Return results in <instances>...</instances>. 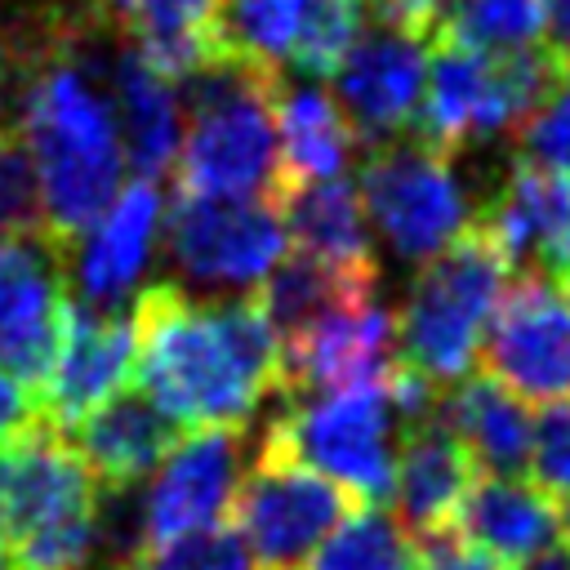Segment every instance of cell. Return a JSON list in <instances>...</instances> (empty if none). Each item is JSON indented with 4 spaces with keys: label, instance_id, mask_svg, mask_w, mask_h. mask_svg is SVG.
<instances>
[{
    "label": "cell",
    "instance_id": "cell-1",
    "mask_svg": "<svg viewBox=\"0 0 570 570\" xmlns=\"http://www.w3.org/2000/svg\"><path fill=\"white\" fill-rule=\"evenodd\" d=\"M134 379L178 428H240L281 379V343L258 298L196 303L151 281L129 303Z\"/></svg>",
    "mask_w": 570,
    "mask_h": 570
},
{
    "label": "cell",
    "instance_id": "cell-2",
    "mask_svg": "<svg viewBox=\"0 0 570 570\" xmlns=\"http://www.w3.org/2000/svg\"><path fill=\"white\" fill-rule=\"evenodd\" d=\"M116 22L98 13L71 40L13 67L18 134L40 183L45 232L76 245V236L111 205L125 174V147L107 89V58Z\"/></svg>",
    "mask_w": 570,
    "mask_h": 570
},
{
    "label": "cell",
    "instance_id": "cell-3",
    "mask_svg": "<svg viewBox=\"0 0 570 570\" xmlns=\"http://www.w3.org/2000/svg\"><path fill=\"white\" fill-rule=\"evenodd\" d=\"M98 481L40 410L0 436V548L9 570H85Z\"/></svg>",
    "mask_w": 570,
    "mask_h": 570
},
{
    "label": "cell",
    "instance_id": "cell-4",
    "mask_svg": "<svg viewBox=\"0 0 570 570\" xmlns=\"http://www.w3.org/2000/svg\"><path fill=\"white\" fill-rule=\"evenodd\" d=\"M285 76L214 53L200 71L178 80L183 142L174 160V191L196 196H276V116L272 94Z\"/></svg>",
    "mask_w": 570,
    "mask_h": 570
},
{
    "label": "cell",
    "instance_id": "cell-5",
    "mask_svg": "<svg viewBox=\"0 0 570 570\" xmlns=\"http://www.w3.org/2000/svg\"><path fill=\"white\" fill-rule=\"evenodd\" d=\"M508 272L512 267L494 249V240L476 223H468L419 267L401 312H392L396 361L414 365L436 387L472 374L485 321L508 285Z\"/></svg>",
    "mask_w": 570,
    "mask_h": 570
},
{
    "label": "cell",
    "instance_id": "cell-6",
    "mask_svg": "<svg viewBox=\"0 0 570 570\" xmlns=\"http://www.w3.org/2000/svg\"><path fill=\"white\" fill-rule=\"evenodd\" d=\"M557 58L539 49L481 53L450 36H428L423 98L410 138L454 156L476 138L512 134L557 76Z\"/></svg>",
    "mask_w": 570,
    "mask_h": 570
},
{
    "label": "cell",
    "instance_id": "cell-7",
    "mask_svg": "<svg viewBox=\"0 0 570 570\" xmlns=\"http://www.w3.org/2000/svg\"><path fill=\"white\" fill-rule=\"evenodd\" d=\"M396 436L401 428L387 405L383 379L312 396H281V410L263 428V445L330 476L356 503L392 499Z\"/></svg>",
    "mask_w": 570,
    "mask_h": 570
},
{
    "label": "cell",
    "instance_id": "cell-8",
    "mask_svg": "<svg viewBox=\"0 0 570 570\" xmlns=\"http://www.w3.org/2000/svg\"><path fill=\"white\" fill-rule=\"evenodd\" d=\"M356 191L370 232H379L405 263H428L476 214L454 174V156L405 134L370 147Z\"/></svg>",
    "mask_w": 570,
    "mask_h": 570
},
{
    "label": "cell",
    "instance_id": "cell-9",
    "mask_svg": "<svg viewBox=\"0 0 570 570\" xmlns=\"http://www.w3.org/2000/svg\"><path fill=\"white\" fill-rule=\"evenodd\" d=\"M160 214L174 272L205 289H254L289 249L281 209L267 196L174 191Z\"/></svg>",
    "mask_w": 570,
    "mask_h": 570
},
{
    "label": "cell",
    "instance_id": "cell-10",
    "mask_svg": "<svg viewBox=\"0 0 570 570\" xmlns=\"http://www.w3.org/2000/svg\"><path fill=\"white\" fill-rule=\"evenodd\" d=\"M347 508H356V499L343 494L330 476L258 441L254 468L236 481L227 512L258 566L298 570L316 552V543L343 521Z\"/></svg>",
    "mask_w": 570,
    "mask_h": 570
},
{
    "label": "cell",
    "instance_id": "cell-11",
    "mask_svg": "<svg viewBox=\"0 0 570 570\" xmlns=\"http://www.w3.org/2000/svg\"><path fill=\"white\" fill-rule=\"evenodd\" d=\"M476 361L525 405H552L570 396V303L548 272L508 276Z\"/></svg>",
    "mask_w": 570,
    "mask_h": 570
},
{
    "label": "cell",
    "instance_id": "cell-12",
    "mask_svg": "<svg viewBox=\"0 0 570 570\" xmlns=\"http://www.w3.org/2000/svg\"><path fill=\"white\" fill-rule=\"evenodd\" d=\"M71 303V245L40 232L0 240V370L31 401L49 379Z\"/></svg>",
    "mask_w": 570,
    "mask_h": 570
},
{
    "label": "cell",
    "instance_id": "cell-13",
    "mask_svg": "<svg viewBox=\"0 0 570 570\" xmlns=\"http://www.w3.org/2000/svg\"><path fill=\"white\" fill-rule=\"evenodd\" d=\"M428 76V36L365 22L343 62L330 71L334 102L352 120L361 142H387L410 134Z\"/></svg>",
    "mask_w": 570,
    "mask_h": 570
},
{
    "label": "cell",
    "instance_id": "cell-14",
    "mask_svg": "<svg viewBox=\"0 0 570 570\" xmlns=\"http://www.w3.org/2000/svg\"><path fill=\"white\" fill-rule=\"evenodd\" d=\"M129 374H134V325H129V312L94 307V303H80L71 294L49 379L36 392V410L53 428L71 432V423L80 414H89L98 401H107L111 392H120Z\"/></svg>",
    "mask_w": 570,
    "mask_h": 570
},
{
    "label": "cell",
    "instance_id": "cell-15",
    "mask_svg": "<svg viewBox=\"0 0 570 570\" xmlns=\"http://www.w3.org/2000/svg\"><path fill=\"white\" fill-rule=\"evenodd\" d=\"M392 361H396L392 312L365 298L312 321L307 330L281 343L276 396H312L347 383H370L383 379Z\"/></svg>",
    "mask_w": 570,
    "mask_h": 570
},
{
    "label": "cell",
    "instance_id": "cell-16",
    "mask_svg": "<svg viewBox=\"0 0 570 570\" xmlns=\"http://www.w3.org/2000/svg\"><path fill=\"white\" fill-rule=\"evenodd\" d=\"M240 428H196L187 441H174L142 494L147 543L223 521L240 481Z\"/></svg>",
    "mask_w": 570,
    "mask_h": 570
},
{
    "label": "cell",
    "instance_id": "cell-17",
    "mask_svg": "<svg viewBox=\"0 0 570 570\" xmlns=\"http://www.w3.org/2000/svg\"><path fill=\"white\" fill-rule=\"evenodd\" d=\"M472 223L494 240L512 272L557 276L570 263V178L517 156Z\"/></svg>",
    "mask_w": 570,
    "mask_h": 570
},
{
    "label": "cell",
    "instance_id": "cell-18",
    "mask_svg": "<svg viewBox=\"0 0 570 570\" xmlns=\"http://www.w3.org/2000/svg\"><path fill=\"white\" fill-rule=\"evenodd\" d=\"M156 178L120 183L111 205L71 245V294L94 307H116L151 263L160 232Z\"/></svg>",
    "mask_w": 570,
    "mask_h": 570
},
{
    "label": "cell",
    "instance_id": "cell-19",
    "mask_svg": "<svg viewBox=\"0 0 570 570\" xmlns=\"http://www.w3.org/2000/svg\"><path fill=\"white\" fill-rule=\"evenodd\" d=\"M71 432L76 454L85 459L98 485H142L160 468L183 428L142 387H120L89 414H80Z\"/></svg>",
    "mask_w": 570,
    "mask_h": 570
},
{
    "label": "cell",
    "instance_id": "cell-20",
    "mask_svg": "<svg viewBox=\"0 0 570 570\" xmlns=\"http://www.w3.org/2000/svg\"><path fill=\"white\" fill-rule=\"evenodd\" d=\"M396 441H401L396 445V472H392V494L401 508L396 521L414 539L454 530L459 503H463V494L481 468L472 463V454L459 445V436L436 414L405 428Z\"/></svg>",
    "mask_w": 570,
    "mask_h": 570
},
{
    "label": "cell",
    "instance_id": "cell-21",
    "mask_svg": "<svg viewBox=\"0 0 570 570\" xmlns=\"http://www.w3.org/2000/svg\"><path fill=\"white\" fill-rule=\"evenodd\" d=\"M107 89H111L125 160L138 169V178L169 174L183 142V102L174 80H165L125 36H116L107 58Z\"/></svg>",
    "mask_w": 570,
    "mask_h": 570
},
{
    "label": "cell",
    "instance_id": "cell-22",
    "mask_svg": "<svg viewBox=\"0 0 570 570\" xmlns=\"http://www.w3.org/2000/svg\"><path fill=\"white\" fill-rule=\"evenodd\" d=\"M276 196L294 183L338 178L361 151V138L325 85H276ZM272 196V200H276Z\"/></svg>",
    "mask_w": 570,
    "mask_h": 570
},
{
    "label": "cell",
    "instance_id": "cell-23",
    "mask_svg": "<svg viewBox=\"0 0 570 570\" xmlns=\"http://www.w3.org/2000/svg\"><path fill=\"white\" fill-rule=\"evenodd\" d=\"M454 530L512 570L517 561H525L530 552L548 548L561 534L557 499L548 490H539L530 476L476 472L459 503Z\"/></svg>",
    "mask_w": 570,
    "mask_h": 570
},
{
    "label": "cell",
    "instance_id": "cell-24",
    "mask_svg": "<svg viewBox=\"0 0 570 570\" xmlns=\"http://www.w3.org/2000/svg\"><path fill=\"white\" fill-rule=\"evenodd\" d=\"M436 419L459 436V445L472 454L481 472L525 476L534 419L525 401H517L490 374H463L445 383L436 396Z\"/></svg>",
    "mask_w": 570,
    "mask_h": 570
},
{
    "label": "cell",
    "instance_id": "cell-25",
    "mask_svg": "<svg viewBox=\"0 0 570 570\" xmlns=\"http://www.w3.org/2000/svg\"><path fill=\"white\" fill-rule=\"evenodd\" d=\"M285 240L294 254L334 263V267H379L370 249V218L361 205V191L352 178H316V183H294L276 200Z\"/></svg>",
    "mask_w": 570,
    "mask_h": 570
},
{
    "label": "cell",
    "instance_id": "cell-26",
    "mask_svg": "<svg viewBox=\"0 0 570 570\" xmlns=\"http://www.w3.org/2000/svg\"><path fill=\"white\" fill-rule=\"evenodd\" d=\"M116 31L165 76L187 80L218 53V4L223 0H98Z\"/></svg>",
    "mask_w": 570,
    "mask_h": 570
},
{
    "label": "cell",
    "instance_id": "cell-27",
    "mask_svg": "<svg viewBox=\"0 0 570 570\" xmlns=\"http://www.w3.org/2000/svg\"><path fill=\"white\" fill-rule=\"evenodd\" d=\"M374 285H379V267H334V263L294 254V258H281L258 281L254 298H258L276 343H285L298 330H307L312 321L374 298Z\"/></svg>",
    "mask_w": 570,
    "mask_h": 570
},
{
    "label": "cell",
    "instance_id": "cell-28",
    "mask_svg": "<svg viewBox=\"0 0 570 570\" xmlns=\"http://www.w3.org/2000/svg\"><path fill=\"white\" fill-rule=\"evenodd\" d=\"M312 0H223L218 4V53L249 62L267 76H285L303 40Z\"/></svg>",
    "mask_w": 570,
    "mask_h": 570
},
{
    "label": "cell",
    "instance_id": "cell-29",
    "mask_svg": "<svg viewBox=\"0 0 570 570\" xmlns=\"http://www.w3.org/2000/svg\"><path fill=\"white\" fill-rule=\"evenodd\" d=\"M414 534L379 503H356L307 557L312 570H414Z\"/></svg>",
    "mask_w": 570,
    "mask_h": 570
},
{
    "label": "cell",
    "instance_id": "cell-30",
    "mask_svg": "<svg viewBox=\"0 0 570 570\" xmlns=\"http://www.w3.org/2000/svg\"><path fill=\"white\" fill-rule=\"evenodd\" d=\"M432 36H450L481 53H521L543 45L539 0H445Z\"/></svg>",
    "mask_w": 570,
    "mask_h": 570
},
{
    "label": "cell",
    "instance_id": "cell-31",
    "mask_svg": "<svg viewBox=\"0 0 570 570\" xmlns=\"http://www.w3.org/2000/svg\"><path fill=\"white\" fill-rule=\"evenodd\" d=\"M361 27H365V4L361 0H312L307 27H303V40L294 49L289 71L312 76V80H330V71L343 62V53L361 36Z\"/></svg>",
    "mask_w": 570,
    "mask_h": 570
},
{
    "label": "cell",
    "instance_id": "cell-32",
    "mask_svg": "<svg viewBox=\"0 0 570 570\" xmlns=\"http://www.w3.org/2000/svg\"><path fill=\"white\" fill-rule=\"evenodd\" d=\"M134 570H254V557L236 530L214 521V525L147 543L142 557L134 561Z\"/></svg>",
    "mask_w": 570,
    "mask_h": 570
},
{
    "label": "cell",
    "instance_id": "cell-33",
    "mask_svg": "<svg viewBox=\"0 0 570 570\" xmlns=\"http://www.w3.org/2000/svg\"><path fill=\"white\" fill-rule=\"evenodd\" d=\"M512 134L521 147L517 156L570 178V62L557 67L552 85L543 89V98L530 107V116Z\"/></svg>",
    "mask_w": 570,
    "mask_h": 570
},
{
    "label": "cell",
    "instance_id": "cell-34",
    "mask_svg": "<svg viewBox=\"0 0 570 570\" xmlns=\"http://www.w3.org/2000/svg\"><path fill=\"white\" fill-rule=\"evenodd\" d=\"M40 227H45V214H40V183H36L31 151L18 129H0V240L40 232Z\"/></svg>",
    "mask_w": 570,
    "mask_h": 570
},
{
    "label": "cell",
    "instance_id": "cell-35",
    "mask_svg": "<svg viewBox=\"0 0 570 570\" xmlns=\"http://www.w3.org/2000/svg\"><path fill=\"white\" fill-rule=\"evenodd\" d=\"M525 476L548 490L552 499L570 494V396L543 405V414L530 428V459Z\"/></svg>",
    "mask_w": 570,
    "mask_h": 570
},
{
    "label": "cell",
    "instance_id": "cell-36",
    "mask_svg": "<svg viewBox=\"0 0 570 570\" xmlns=\"http://www.w3.org/2000/svg\"><path fill=\"white\" fill-rule=\"evenodd\" d=\"M414 543H419L414 570H508L503 561H494L485 548H476V543L463 539L459 530L428 534V539H414Z\"/></svg>",
    "mask_w": 570,
    "mask_h": 570
},
{
    "label": "cell",
    "instance_id": "cell-37",
    "mask_svg": "<svg viewBox=\"0 0 570 570\" xmlns=\"http://www.w3.org/2000/svg\"><path fill=\"white\" fill-rule=\"evenodd\" d=\"M374 22H387V27H401V31H414V36H432L445 0H361Z\"/></svg>",
    "mask_w": 570,
    "mask_h": 570
},
{
    "label": "cell",
    "instance_id": "cell-38",
    "mask_svg": "<svg viewBox=\"0 0 570 570\" xmlns=\"http://www.w3.org/2000/svg\"><path fill=\"white\" fill-rule=\"evenodd\" d=\"M539 27H543V49L557 62H570V0H539Z\"/></svg>",
    "mask_w": 570,
    "mask_h": 570
},
{
    "label": "cell",
    "instance_id": "cell-39",
    "mask_svg": "<svg viewBox=\"0 0 570 570\" xmlns=\"http://www.w3.org/2000/svg\"><path fill=\"white\" fill-rule=\"evenodd\" d=\"M36 414V401H31V392L18 383V379H9L4 370H0V436H9L18 423H27Z\"/></svg>",
    "mask_w": 570,
    "mask_h": 570
},
{
    "label": "cell",
    "instance_id": "cell-40",
    "mask_svg": "<svg viewBox=\"0 0 570 570\" xmlns=\"http://www.w3.org/2000/svg\"><path fill=\"white\" fill-rule=\"evenodd\" d=\"M512 570H570V539H552L548 548H539V552H530L525 561H517Z\"/></svg>",
    "mask_w": 570,
    "mask_h": 570
},
{
    "label": "cell",
    "instance_id": "cell-41",
    "mask_svg": "<svg viewBox=\"0 0 570 570\" xmlns=\"http://www.w3.org/2000/svg\"><path fill=\"white\" fill-rule=\"evenodd\" d=\"M557 525H561V539H570V494H561L557 503Z\"/></svg>",
    "mask_w": 570,
    "mask_h": 570
},
{
    "label": "cell",
    "instance_id": "cell-42",
    "mask_svg": "<svg viewBox=\"0 0 570 570\" xmlns=\"http://www.w3.org/2000/svg\"><path fill=\"white\" fill-rule=\"evenodd\" d=\"M552 281H557V285H561V294H566V303H570V263H566V267H561V272H557V276H552Z\"/></svg>",
    "mask_w": 570,
    "mask_h": 570
},
{
    "label": "cell",
    "instance_id": "cell-43",
    "mask_svg": "<svg viewBox=\"0 0 570 570\" xmlns=\"http://www.w3.org/2000/svg\"><path fill=\"white\" fill-rule=\"evenodd\" d=\"M0 111H4V67H0Z\"/></svg>",
    "mask_w": 570,
    "mask_h": 570
},
{
    "label": "cell",
    "instance_id": "cell-44",
    "mask_svg": "<svg viewBox=\"0 0 570 570\" xmlns=\"http://www.w3.org/2000/svg\"><path fill=\"white\" fill-rule=\"evenodd\" d=\"M0 570H4V548H0Z\"/></svg>",
    "mask_w": 570,
    "mask_h": 570
},
{
    "label": "cell",
    "instance_id": "cell-45",
    "mask_svg": "<svg viewBox=\"0 0 570 570\" xmlns=\"http://www.w3.org/2000/svg\"><path fill=\"white\" fill-rule=\"evenodd\" d=\"M94 4H98V0H94Z\"/></svg>",
    "mask_w": 570,
    "mask_h": 570
}]
</instances>
